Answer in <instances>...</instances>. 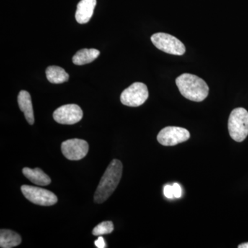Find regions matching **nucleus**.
<instances>
[{
    "label": "nucleus",
    "mask_w": 248,
    "mask_h": 248,
    "mask_svg": "<svg viewBox=\"0 0 248 248\" xmlns=\"http://www.w3.org/2000/svg\"><path fill=\"white\" fill-rule=\"evenodd\" d=\"M21 190L24 197L36 205L50 206L58 202V197L55 194L42 187L23 185Z\"/></svg>",
    "instance_id": "obj_6"
},
{
    "label": "nucleus",
    "mask_w": 248,
    "mask_h": 248,
    "mask_svg": "<svg viewBox=\"0 0 248 248\" xmlns=\"http://www.w3.org/2000/svg\"><path fill=\"white\" fill-rule=\"evenodd\" d=\"M228 130L232 140L242 142L248 135V112L244 108L232 111L228 120Z\"/></svg>",
    "instance_id": "obj_3"
},
{
    "label": "nucleus",
    "mask_w": 248,
    "mask_h": 248,
    "mask_svg": "<svg viewBox=\"0 0 248 248\" xmlns=\"http://www.w3.org/2000/svg\"><path fill=\"white\" fill-rule=\"evenodd\" d=\"M99 55L100 52L97 49H81L73 56V62L74 64L82 66L91 63L95 60Z\"/></svg>",
    "instance_id": "obj_13"
},
{
    "label": "nucleus",
    "mask_w": 248,
    "mask_h": 248,
    "mask_svg": "<svg viewBox=\"0 0 248 248\" xmlns=\"http://www.w3.org/2000/svg\"><path fill=\"white\" fill-rule=\"evenodd\" d=\"M239 248H248V242L244 243V244H240L239 246H238Z\"/></svg>",
    "instance_id": "obj_20"
},
{
    "label": "nucleus",
    "mask_w": 248,
    "mask_h": 248,
    "mask_svg": "<svg viewBox=\"0 0 248 248\" xmlns=\"http://www.w3.org/2000/svg\"><path fill=\"white\" fill-rule=\"evenodd\" d=\"M22 172L28 179L36 185L45 186L51 183L50 178L39 168L34 169L24 168L22 170Z\"/></svg>",
    "instance_id": "obj_12"
},
{
    "label": "nucleus",
    "mask_w": 248,
    "mask_h": 248,
    "mask_svg": "<svg viewBox=\"0 0 248 248\" xmlns=\"http://www.w3.org/2000/svg\"><path fill=\"white\" fill-rule=\"evenodd\" d=\"M21 243L22 238L16 232L6 229H1L0 231V247L1 248L16 247Z\"/></svg>",
    "instance_id": "obj_14"
},
{
    "label": "nucleus",
    "mask_w": 248,
    "mask_h": 248,
    "mask_svg": "<svg viewBox=\"0 0 248 248\" xmlns=\"http://www.w3.org/2000/svg\"><path fill=\"white\" fill-rule=\"evenodd\" d=\"M172 187L174 198H180L182 195V187L177 183L173 184Z\"/></svg>",
    "instance_id": "obj_18"
},
{
    "label": "nucleus",
    "mask_w": 248,
    "mask_h": 248,
    "mask_svg": "<svg viewBox=\"0 0 248 248\" xmlns=\"http://www.w3.org/2000/svg\"><path fill=\"white\" fill-rule=\"evenodd\" d=\"M151 41L153 45L164 53L174 55H183L186 53V47L177 37L164 33L158 32L152 35Z\"/></svg>",
    "instance_id": "obj_4"
},
{
    "label": "nucleus",
    "mask_w": 248,
    "mask_h": 248,
    "mask_svg": "<svg viewBox=\"0 0 248 248\" xmlns=\"http://www.w3.org/2000/svg\"><path fill=\"white\" fill-rule=\"evenodd\" d=\"M97 0H81L77 8L76 18L79 24H86L91 20Z\"/></svg>",
    "instance_id": "obj_10"
},
{
    "label": "nucleus",
    "mask_w": 248,
    "mask_h": 248,
    "mask_svg": "<svg viewBox=\"0 0 248 248\" xmlns=\"http://www.w3.org/2000/svg\"><path fill=\"white\" fill-rule=\"evenodd\" d=\"M176 84L181 94L192 102H200L208 97V84L202 78L195 75L184 73L178 77Z\"/></svg>",
    "instance_id": "obj_2"
},
{
    "label": "nucleus",
    "mask_w": 248,
    "mask_h": 248,
    "mask_svg": "<svg viewBox=\"0 0 248 248\" xmlns=\"http://www.w3.org/2000/svg\"><path fill=\"white\" fill-rule=\"evenodd\" d=\"M114 231V225L112 221H104L97 225L93 229L94 236H102L103 234H110Z\"/></svg>",
    "instance_id": "obj_16"
},
{
    "label": "nucleus",
    "mask_w": 248,
    "mask_h": 248,
    "mask_svg": "<svg viewBox=\"0 0 248 248\" xmlns=\"http://www.w3.org/2000/svg\"><path fill=\"white\" fill-rule=\"evenodd\" d=\"M164 194L165 197L169 199L174 198V192H173L172 186L166 185L165 186L164 188Z\"/></svg>",
    "instance_id": "obj_17"
},
{
    "label": "nucleus",
    "mask_w": 248,
    "mask_h": 248,
    "mask_svg": "<svg viewBox=\"0 0 248 248\" xmlns=\"http://www.w3.org/2000/svg\"><path fill=\"white\" fill-rule=\"evenodd\" d=\"M17 101L19 108L24 112L27 122L31 125H32L35 122V117L31 94L27 91H20L18 95Z\"/></svg>",
    "instance_id": "obj_11"
},
{
    "label": "nucleus",
    "mask_w": 248,
    "mask_h": 248,
    "mask_svg": "<svg viewBox=\"0 0 248 248\" xmlns=\"http://www.w3.org/2000/svg\"><path fill=\"white\" fill-rule=\"evenodd\" d=\"M89 143L83 140L73 139L62 143V152L65 157L72 161L83 159L89 152Z\"/></svg>",
    "instance_id": "obj_9"
},
{
    "label": "nucleus",
    "mask_w": 248,
    "mask_h": 248,
    "mask_svg": "<svg viewBox=\"0 0 248 248\" xmlns=\"http://www.w3.org/2000/svg\"><path fill=\"white\" fill-rule=\"evenodd\" d=\"M47 79L52 84H62L69 79V75L60 66H50L46 71Z\"/></svg>",
    "instance_id": "obj_15"
},
{
    "label": "nucleus",
    "mask_w": 248,
    "mask_h": 248,
    "mask_svg": "<svg viewBox=\"0 0 248 248\" xmlns=\"http://www.w3.org/2000/svg\"><path fill=\"white\" fill-rule=\"evenodd\" d=\"M94 245L98 248H107V244H106L105 241H104V239L102 236H99L97 240L94 241Z\"/></svg>",
    "instance_id": "obj_19"
},
{
    "label": "nucleus",
    "mask_w": 248,
    "mask_h": 248,
    "mask_svg": "<svg viewBox=\"0 0 248 248\" xmlns=\"http://www.w3.org/2000/svg\"><path fill=\"white\" fill-rule=\"evenodd\" d=\"M190 138L188 130L181 127L168 126L157 135V141L164 146H173L187 141Z\"/></svg>",
    "instance_id": "obj_7"
},
{
    "label": "nucleus",
    "mask_w": 248,
    "mask_h": 248,
    "mask_svg": "<svg viewBox=\"0 0 248 248\" xmlns=\"http://www.w3.org/2000/svg\"><path fill=\"white\" fill-rule=\"evenodd\" d=\"M122 172V163L118 159L112 160L101 179L94 193V200L95 203H104L110 197L120 184Z\"/></svg>",
    "instance_id": "obj_1"
},
{
    "label": "nucleus",
    "mask_w": 248,
    "mask_h": 248,
    "mask_svg": "<svg viewBox=\"0 0 248 248\" xmlns=\"http://www.w3.org/2000/svg\"><path fill=\"white\" fill-rule=\"evenodd\" d=\"M148 88L141 82H135L124 90L121 94V102L124 105L130 107H138L146 102L148 99Z\"/></svg>",
    "instance_id": "obj_5"
},
{
    "label": "nucleus",
    "mask_w": 248,
    "mask_h": 248,
    "mask_svg": "<svg viewBox=\"0 0 248 248\" xmlns=\"http://www.w3.org/2000/svg\"><path fill=\"white\" fill-rule=\"evenodd\" d=\"M83 111L77 104H66L54 112L53 118L59 124L73 125L82 119Z\"/></svg>",
    "instance_id": "obj_8"
}]
</instances>
